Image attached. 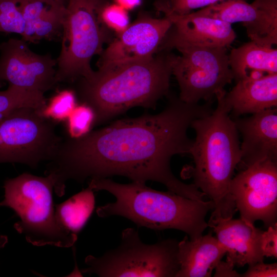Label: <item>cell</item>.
<instances>
[{
	"instance_id": "cell-15",
	"label": "cell",
	"mask_w": 277,
	"mask_h": 277,
	"mask_svg": "<svg viewBox=\"0 0 277 277\" xmlns=\"http://www.w3.org/2000/svg\"><path fill=\"white\" fill-rule=\"evenodd\" d=\"M233 121L243 138L238 165L241 170L266 160L277 162L276 108L268 109Z\"/></svg>"
},
{
	"instance_id": "cell-18",
	"label": "cell",
	"mask_w": 277,
	"mask_h": 277,
	"mask_svg": "<svg viewBox=\"0 0 277 277\" xmlns=\"http://www.w3.org/2000/svg\"><path fill=\"white\" fill-rule=\"evenodd\" d=\"M226 252L211 233L194 240L186 236L178 244L180 269L176 277H210Z\"/></svg>"
},
{
	"instance_id": "cell-13",
	"label": "cell",
	"mask_w": 277,
	"mask_h": 277,
	"mask_svg": "<svg viewBox=\"0 0 277 277\" xmlns=\"http://www.w3.org/2000/svg\"><path fill=\"white\" fill-rule=\"evenodd\" d=\"M172 25L160 48L169 51L178 44L198 46L226 47L235 39L231 24L191 12L183 15H165Z\"/></svg>"
},
{
	"instance_id": "cell-19",
	"label": "cell",
	"mask_w": 277,
	"mask_h": 277,
	"mask_svg": "<svg viewBox=\"0 0 277 277\" xmlns=\"http://www.w3.org/2000/svg\"><path fill=\"white\" fill-rule=\"evenodd\" d=\"M236 82L249 77L277 73V49L250 41L233 48L228 54Z\"/></svg>"
},
{
	"instance_id": "cell-25",
	"label": "cell",
	"mask_w": 277,
	"mask_h": 277,
	"mask_svg": "<svg viewBox=\"0 0 277 277\" xmlns=\"http://www.w3.org/2000/svg\"><path fill=\"white\" fill-rule=\"evenodd\" d=\"M25 22L19 0H0V32L24 34Z\"/></svg>"
},
{
	"instance_id": "cell-22",
	"label": "cell",
	"mask_w": 277,
	"mask_h": 277,
	"mask_svg": "<svg viewBox=\"0 0 277 277\" xmlns=\"http://www.w3.org/2000/svg\"><path fill=\"white\" fill-rule=\"evenodd\" d=\"M47 100L44 93L9 85L0 91V120L15 110L23 107L43 109Z\"/></svg>"
},
{
	"instance_id": "cell-12",
	"label": "cell",
	"mask_w": 277,
	"mask_h": 277,
	"mask_svg": "<svg viewBox=\"0 0 277 277\" xmlns=\"http://www.w3.org/2000/svg\"><path fill=\"white\" fill-rule=\"evenodd\" d=\"M171 25V21L166 16L156 18L147 14L140 15L103 50L98 66L154 55Z\"/></svg>"
},
{
	"instance_id": "cell-23",
	"label": "cell",
	"mask_w": 277,
	"mask_h": 277,
	"mask_svg": "<svg viewBox=\"0 0 277 277\" xmlns=\"http://www.w3.org/2000/svg\"><path fill=\"white\" fill-rule=\"evenodd\" d=\"M77 96L73 89L57 92L42 110V114L57 123L67 120L77 105Z\"/></svg>"
},
{
	"instance_id": "cell-11",
	"label": "cell",
	"mask_w": 277,
	"mask_h": 277,
	"mask_svg": "<svg viewBox=\"0 0 277 277\" xmlns=\"http://www.w3.org/2000/svg\"><path fill=\"white\" fill-rule=\"evenodd\" d=\"M56 59L50 53L32 51L22 38H10L0 44V82L41 92L55 88Z\"/></svg>"
},
{
	"instance_id": "cell-4",
	"label": "cell",
	"mask_w": 277,
	"mask_h": 277,
	"mask_svg": "<svg viewBox=\"0 0 277 277\" xmlns=\"http://www.w3.org/2000/svg\"><path fill=\"white\" fill-rule=\"evenodd\" d=\"M88 185L94 191L105 190L116 199L114 202L97 208L99 217L118 215L138 227L154 230L176 229L186 233L190 240L202 235L208 227L206 216L214 208L210 200H195L169 190L157 191L143 183L121 184L105 178L89 179Z\"/></svg>"
},
{
	"instance_id": "cell-9",
	"label": "cell",
	"mask_w": 277,
	"mask_h": 277,
	"mask_svg": "<svg viewBox=\"0 0 277 277\" xmlns=\"http://www.w3.org/2000/svg\"><path fill=\"white\" fill-rule=\"evenodd\" d=\"M172 49L181 53L173 56L172 74L177 82L181 101L212 102L233 80L227 47L178 44Z\"/></svg>"
},
{
	"instance_id": "cell-1",
	"label": "cell",
	"mask_w": 277,
	"mask_h": 277,
	"mask_svg": "<svg viewBox=\"0 0 277 277\" xmlns=\"http://www.w3.org/2000/svg\"><path fill=\"white\" fill-rule=\"evenodd\" d=\"M212 103H187L170 95L157 114L117 120L79 138L63 137L45 175L51 177L60 197L69 180L83 183L121 176L132 182H157L179 195L203 201L205 194L178 179L170 162L175 155L189 154L193 140L188 130L194 120L212 112Z\"/></svg>"
},
{
	"instance_id": "cell-21",
	"label": "cell",
	"mask_w": 277,
	"mask_h": 277,
	"mask_svg": "<svg viewBox=\"0 0 277 277\" xmlns=\"http://www.w3.org/2000/svg\"><path fill=\"white\" fill-rule=\"evenodd\" d=\"M65 8L57 6L51 8L25 30L22 38L34 44L44 39L61 40Z\"/></svg>"
},
{
	"instance_id": "cell-27",
	"label": "cell",
	"mask_w": 277,
	"mask_h": 277,
	"mask_svg": "<svg viewBox=\"0 0 277 277\" xmlns=\"http://www.w3.org/2000/svg\"><path fill=\"white\" fill-rule=\"evenodd\" d=\"M101 21L107 28L120 33L123 31L129 24L128 11L116 3L107 2L99 11Z\"/></svg>"
},
{
	"instance_id": "cell-29",
	"label": "cell",
	"mask_w": 277,
	"mask_h": 277,
	"mask_svg": "<svg viewBox=\"0 0 277 277\" xmlns=\"http://www.w3.org/2000/svg\"><path fill=\"white\" fill-rule=\"evenodd\" d=\"M244 277L277 276V264H266L263 261L249 266L247 270L241 274Z\"/></svg>"
},
{
	"instance_id": "cell-30",
	"label": "cell",
	"mask_w": 277,
	"mask_h": 277,
	"mask_svg": "<svg viewBox=\"0 0 277 277\" xmlns=\"http://www.w3.org/2000/svg\"><path fill=\"white\" fill-rule=\"evenodd\" d=\"M234 265L231 263L221 261L214 269L215 272L214 276H242L241 274L234 270Z\"/></svg>"
},
{
	"instance_id": "cell-2",
	"label": "cell",
	"mask_w": 277,
	"mask_h": 277,
	"mask_svg": "<svg viewBox=\"0 0 277 277\" xmlns=\"http://www.w3.org/2000/svg\"><path fill=\"white\" fill-rule=\"evenodd\" d=\"M173 55H157L98 66L88 78L73 84L81 103L95 113L94 126L135 107L154 108L168 93Z\"/></svg>"
},
{
	"instance_id": "cell-6",
	"label": "cell",
	"mask_w": 277,
	"mask_h": 277,
	"mask_svg": "<svg viewBox=\"0 0 277 277\" xmlns=\"http://www.w3.org/2000/svg\"><path fill=\"white\" fill-rule=\"evenodd\" d=\"M108 0H67L61 38V49L56 58L57 83L73 84L93 73L91 61L103 51L108 38L107 28L99 11Z\"/></svg>"
},
{
	"instance_id": "cell-8",
	"label": "cell",
	"mask_w": 277,
	"mask_h": 277,
	"mask_svg": "<svg viewBox=\"0 0 277 277\" xmlns=\"http://www.w3.org/2000/svg\"><path fill=\"white\" fill-rule=\"evenodd\" d=\"M40 109H17L0 120V164L20 163L36 168L54 157L63 138L58 123Z\"/></svg>"
},
{
	"instance_id": "cell-3",
	"label": "cell",
	"mask_w": 277,
	"mask_h": 277,
	"mask_svg": "<svg viewBox=\"0 0 277 277\" xmlns=\"http://www.w3.org/2000/svg\"><path fill=\"white\" fill-rule=\"evenodd\" d=\"M226 92L216 95L217 104L210 114L191 125L195 138L189 152L194 163L190 176L213 203L211 219L232 218L237 210L230 186L241 154L238 131L224 101Z\"/></svg>"
},
{
	"instance_id": "cell-33",
	"label": "cell",
	"mask_w": 277,
	"mask_h": 277,
	"mask_svg": "<svg viewBox=\"0 0 277 277\" xmlns=\"http://www.w3.org/2000/svg\"><path fill=\"white\" fill-rule=\"evenodd\" d=\"M8 237L0 233V249L5 247L8 242Z\"/></svg>"
},
{
	"instance_id": "cell-32",
	"label": "cell",
	"mask_w": 277,
	"mask_h": 277,
	"mask_svg": "<svg viewBox=\"0 0 277 277\" xmlns=\"http://www.w3.org/2000/svg\"><path fill=\"white\" fill-rule=\"evenodd\" d=\"M255 3L263 5H276L277 0H254Z\"/></svg>"
},
{
	"instance_id": "cell-17",
	"label": "cell",
	"mask_w": 277,
	"mask_h": 277,
	"mask_svg": "<svg viewBox=\"0 0 277 277\" xmlns=\"http://www.w3.org/2000/svg\"><path fill=\"white\" fill-rule=\"evenodd\" d=\"M236 82L224 101L236 117L277 106V73L247 77Z\"/></svg>"
},
{
	"instance_id": "cell-10",
	"label": "cell",
	"mask_w": 277,
	"mask_h": 277,
	"mask_svg": "<svg viewBox=\"0 0 277 277\" xmlns=\"http://www.w3.org/2000/svg\"><path fill=\"white\" fill-rule=\"evenodd\" d=\"M230 191L241 219L252 224L260 220L267 227L276 223L277 162L266 160L242 169Z\"/></svg>"
},
{
	"instance_id": "cell-34",
	"label": "cell",
	"mask_w": 277,
	"mask_h": 277,
	"mask_svg": "<svg viewBox=\"0 0 277 277\" xmlns=\"http://www.w3.org/2000/svg\"><path fill=\"white\" fill-rule=\"evenodd\" d=\"M49 1H51L62 7H65L66 1H67V0H49Z\"/></svg>"
},
{
	"instance_id": "cell-26",
	"label": "cell",
	"mask_w": 277,
	"mask_h": 277,
	"mask_svg": "<svg viewBox=\"0 0 277 277\" xmlns=\"http://www.w3.org/2000/svg\"><path fill=\"white\" fill-rule=\"evenodd\" d=\"M224 0H158L155 3L157 9L165 15H183L193 10L204 8Z\"/></svg>"
},
{
	"instance_id": "cell-31",
	"label": "cell",
	"mask_w": 277,
	"mask_h": 277,
	"mask_svg": "<svg viewBox=\"0 0 277 277\" xmlns=\"http://www.w3.org/2000/svg\"><path fill=\"white\" fill-rule=\"evenodd\" d=\"M115 3L125 9L127 11L133 10L138 7L142 0H114Z\"/></svg>"
},
{
	"instance_id": "cell-16",
	"label": "cell",
	"mask_w": 277,
	"mask_h": 277,
	"mask_svg": "<svg viewBox=\"0 0 277 277\" xmlns=\"http://www.w3.org/2000/svg\"><path fill=\"white\" fill-rule=\"evenodd\" d=\"M219 242L226 250V261L239 267L263 261L261 238L263 232L242 219H209Z\"/></svg>"
},
{
	"instance_id": "cell-5",
	"label": "cell",
	"mask_w": 277,
	"mask_h": 277,
	"mask_svg": "<svg viewBox=\"0 0 277 277\" xmlns=\"http://www.w3.org/2000/svg\"><path fill=\"white\" fill-rule=\"evenodd\" d=\"M3 188L4 198L0 207L11 208L19 217L14 228L28 243L63 248L74 244L77 235L64 228L56 217L50 176L24 173L6 180Z\"/></svg>"
},
{
	"instance_id": "cell-14",
	"label": "cell",
	"mask_w": 277,
	"mask_h": 277,
	"mask_svg": "<svg viewBox=\"0 0 277 277\" xmlns=\"http://www.w3.org/2000/svg\"><path fill=\"white\" fill-rule=\"evenodd\" d=\"M193 13L230 24L241 23L251 41L270 47L277 44V16L244 0H224Z\"/></svg>"
},
{
	"instance_id": "cell-28",
	"label": "cell",
	"mask_w": 277,
	"mask_h": 277,
	"mask_svg": "<svg viewBox=\"0 0 277 277\" xmlns=\"http://www.w3.org/2000/svg\"><path fill=\"white\" fill-rule=\"evenodd\" d=\"M261 238V248L264 257H277V224L267 227Z\"/></svg>"
},
{
	"instance_id": "cell-7",
	"label": "cell",
	"mask_w": 277,
	"mask_h": 277,
	"mask_svg": "<svg viewBox=\"0 0 277 277\" xmlns=\"http://www.w3.org/2000/svg\"><path fill=\"white\" fill-rule=\"evenodd\" d=\"M178 244L168 239L146 244L137 231L128 228L122 231L117 248L100 257L88 255L85 260L88 267L82 271L105 277H176L180 269Z\"/></svg>"
},
{
	"instance_id": "cell-24",
	"label": "cell",
	"mask_w": 277,
	"mask_h": 277,
	"mask_svg": "<svg viewBox=\"0 0 277 277\" xmlns=\"http://www.w3.org/2000/svg\"><path fill=\"white\" fill-rule=\"evenodd\" d=\"M65 121L68 137L79 138L91 131L94 127L95 113L90 106L81 103L76 105Z\"/></svg>"
},
{
	"instance_id": "cell-20",
	"label": "cell",
	"mask_w": 277,
	"mask_h": 277,
	"mask_svg": "<svg viewBox=\"0 0 277 277\" xmlns=\"http://www.w3.org/2000/svg\"><path fill=\"white\" fill-rule=\"evenodd\" d=\"M95 206L94 191L88 186L65 202L55 206L60 224L77 235L92 214Z\"/></svg>"
}]
</instances>
